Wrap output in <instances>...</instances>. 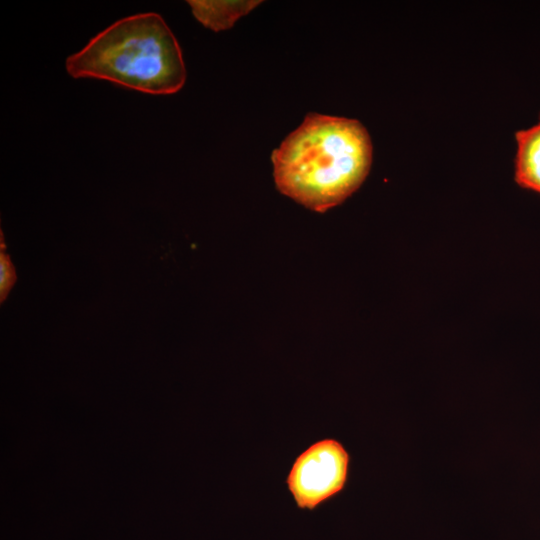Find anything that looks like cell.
I'll return each instance as SVG.
<instances>
[{
  "label": "cell",
  "instance_id": "3957f363",
  "mask_svg": "<svg viewBox=\"0 0 540 540\" xmlns=\"http://www.w3.org/2000/svg\"><path fill=\"white\" fill-rule=\"evenodd\" d=\"M350 456L336 439L318 440L293 461L285 484L299 509L313 511L345 488Z\"/></svg>",
  "mask_w": 540,
  "mask_h": 540
},
{
  "label": "cell",
  "instance_id": "7a4b0ae2",
  "mask_svg": "<svg viewBox=\"0 0 540 540\" xmlns=\"http://www.w3.org/2000/svg\"><path fill=\"white\" fill-rule=\"evenodd\" d=\"M73 78H95L139 92L166 95L186 81L179 43L157 13L122 18L66 60Z\"/></svg>",
  "mask_w": 540,
  "mask_h": 540
},
{
  "label": "cell",
  "instance_id": "6da1fadb",
  "mask_svg": "<svg viewBox=\"0 0 540 540\" xmlns=\"http://www.w3.org/2000/svg\"><path fill=\"white\" fill-rule=\"evenodd\" d=\"M372 143L356 119L308 114L272 153L277 189L325 212L353 194L367 177Z\"/></svg>",
  "mask_w": 540,
  "mask_h": 540
},
{
  "label": "cell",
  "instance_id": "8992f818",
  "mask_svg": "<svg viewBox=\"0 0 540 540\" xmlns=\"http://www.w3.org/2000/svg\"><path fill=\"white\" fill-rule=\"evenodd\" d=\"M0 242V302L3 303L14 286L17 275L10 256L5 253L6 246L2 231Z\"/></svg>",
  "mask_w": 540,
  "mask_h": 540
},
{
  "label": "cell",
  "instance_id": "5b68a950",
  "mask_svg": "<svg viewBox=\"0 0 540 540\" xmlns=\"http://www.w3.org/2000/svg\"><path fill=\"white\" fill-rule=\"evenodd\" d=\"M260 3V1H188L194 17L215 32L231 28L239 18Z\"/></svg>",
  "mask_w": 540,
  "mask_h": 540
},
{
  "label": "cell",
  "instance_id": "277c9868",
  "mask_svg": "<svg viewBox=\"0 0 540 540\" xmlns=\"http://www.w3.org/2000/svg\"><path fill=\"white\" fill-rule=\"evenodd\" d=\"M515 140L514 179L522 188L540 194V115L535 125L517 131Z\"/></svg>",
  "mask_w": 540,
  "mask_h": 540
}]
</instances>
